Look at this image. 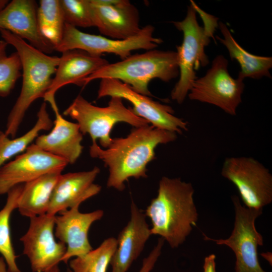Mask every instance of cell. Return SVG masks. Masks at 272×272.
<instances>
[{"instance_id": "cell-1", "label": "cell", "mask_w": 272, "mask_h": 272, "mask_svg": "<svg viewBox=\"0 0 272 272\" xmlns=\"http://www.w3.org/2000/svg\"><path fill=\"white\" fill-rule=\"evenodd\" d=\"M177 138L174 132L149 124L134 127L125 138L112 139L106 149L92 142L89 153L91 157L100 159L108 168L107 187L122 191L129 178L147 177V166L156 158L155 149L159 145Z\"/></svg>"}, {"instance_id": "cell-13", "label": "cell", "mask_w": 272, "mask_h": 272, "mask_svg": "<svg viewBox=\"0 0 272 272\" xmlns=\"http://www.w3.org/2000/svg\"><path fill=\"white\" fill-rule=\"evenodd\" d=\"M67 164L63 159L31 144L24 152L0 167V195L46 173L62 171Z\"/></svg>"}, {"instance_id": "cell-16", "label": "cell", "mask_w": 272, "mask_h": 272, "mask_svg": "<svg viewBox=\"0 0 272 272\" xmlns=\"http://www.w3.org/2000/svg\"><path fill=\"white\" fill-rule=\"evenodd\" d=\"M38 6L33 0H13L0 11V29L11 32L30 45L49 54L53 46L40 33L37 19Z\"/></svg>"}, {"instance_id": "cell-5", "label": "cell", "mask_w": 272, "mask_h": 272, "mask_svg": "<svg viewBox=\"0 0 272 272\" xmlns=\"http://www.w3.org/2000/svg\"><path fill=\"white\" fill-rule=\"evenodd\" d=\"M179 75L176 51L154 49L130 55L117 62L109 63L84 79L81 86L96 79H113L149 97L152 96L148 88L151 80L159 79L169 82Z\"/></svg>"}, {"instance_id": "cell-17", "label": "cell", "mask_w": 272, "mask_h": 272, "mask_svg": "<svg viewBox=\"0 0 272 272\" xmlns=\"http://www.w3.org/2000/svg\"><path fill=\"white\" fill-rule=\"evenodd\" d=\"M100 170L92 169L70 172L60 175L54 188L47 214L56 215L80 205L87 199L97 194L101 187L94 183Z\"/></svg>"}, {"instance_id": "cell-28", "label": "cell", "mask_w": 272, "mask_h": 272, "mask_svg": "<svg viewBox=\"0 0 272 272\" xmlns=\"http://www.w3.org/2000/svg\"><path fill=\"white\" fill-rule=\"evenodd\" d=\"M65 23L77 28L94 27L90 0H59Z\"/></svg>"}, {"instance_id": "cell-6", "label": "cell", "mask_w": 272, "mask_h": 272, "mask_svg": "<svg viewBox=\"0 0 272 272\" xmlns=\"http://www.w3.org/2000/svg\"><path fill=\"white\" fill-rule=\"evenodd\" d=\"M111 97L108 105L102 107L93 105L79 95L63 112L64 115L77 121L83 135L89 134L92 142L99 140L104 149L111 143L110 133L115 124L123 122L134 127L149 124L147 120L134 114L131 108L126 107L121 98Z\"/></svg>"}, {"instance_id": "cell-22", "label": "cell", "mask_w": 272, "mask_h": 272, "mask_svg": "<svg viewBox=\"0 0 272 272\" xmlns=\"http://www.w3.org/2000/svg\"><path fill=\"white\" fill-rule=\"evenodd\" d=\"M218 27L222 37L216 36V38L227 48L231 59L236 60L240 66L237 78L244 80L246 78L260 79L264 77H271V57L248 52L235 40L226 24L219 22Z\"/></svg>"}, {"instance_id": "cell-12", "label": "cell", "mask_w": 272, "mask_h": 272, "mask_svg": "<svg viewBox=\"0 0 272 272\" xmlns=\"http://www.w3.org/2000/svg\"><path fill=\"white\" fill-rule=\"evenodd\" d=\"M55 216L46 213L29 218L28 230L20 238L33 272H43L58 264L65 253V244L55 239Z\"/></svg>"}, {"instance_id": "cell-23", "label": "cell", "mask_w": 272, "mask_h": 272, "mask_svg": "<svg viewBox=\"0 0 272 272\" xmlns=\"http://www.w3.org/2000/svg\"><path fill=\"white\" fill-rule=\"evenodd\" d=\"M37 119L32 128L22 135L11 139L0 131V167L14 156L24 152L42 130H48L53 126L45 102L37 113Z\"/></svg>"}, {"instance_id": "cell-14", "label": "cell", "mask_w": 272, "mask_h": 272, "mask_svg": "<svg viewBox=\"0 0 272 272\" xmlns=\"http://www.w3.org/2000/svg\"><path fill=\"white\" fill-rule=\"evenodd\" d=\"M94 27L108 38L124 40L141 31L138 10L127 0H90Z\"/></svg>"}, {"instance_id": "cell-34", "label": "cell", "mask_w": 272, "mask_h": 272, "mask_svg": "<svg viewBox=\"0 0 272 272\" xmlns=\"http://www.w3.org/2000/svg\"><path fill=\"white\" fill-rule=\"evenodd\" d=\"M9 2L8 0H0V11L8 4Z\"/></svg>"}, {"instance_id": "cell-10", "label": "cell", "mask_w": 272, "mask_h": 272, "mask_svg": "<svg viewBox=\"0 0 272 272\" xmlns=\"http://www.w3.org/2000/svg\"><path fill=\"white\" fill-rule=\"evenodd\" d=\"M235 210L234 228L227 239H215L204 235L205 240L230 248L236 256L235 272H265L258 258L257 247L263 244L262 235L257 231L255 222L262 210L242 206L238 196L232 197Z\"/></svg>"}, {"instance_id": "cell-2", "label": "cell", "mask_w": 272, "mask_h": 272, "mask_svg": "<svg viewBox=\"0 0 272 272\" xmlns=\"http://www.w3.org/2000/svg\"><path fill=\"white\" fill-rule=\"evenodd\" d=\"M194 190L180 178L163 176L158 194L147 207L152 235H159L172 248L181 245L195 226L198 214L193 199Z\"/></svg>"}, {"instance_id": "cell-32", "label": "cell", "mask_w": 272, "mask_h": 272, "mask_svg": "<svg viewBox=\"0 0 272 272\" xmlns=\"http://www.w3.org/2000/svg\"><path fill=\"white\" fill-rule=\"evenodd\" d=\"M260 255L265 259L266 261H267L271 265V261H272V258H271V253L267 252L265 253H261Z\"/></svg>"}, {"instance_id": "cell-7", "label": "cell", "mask_w": 272, "mask_h": 272, "mask_svg": "<svg viewBox=\"0 0 272 272\" xmlns=\"http://www.w3.org/2000/svg\"><path fill=\"white\" fill-rule=\"evenodd\" d=\"M154 32V27L148 25L142 28L136 35L126 39L117 40L85 33L65 23L62 40L54 51L62 53L79 49L95 56H101L105 53H112L122 60L130 56L133 50L147 51L157 48L163 41L155 37Z\"/></svg>"}, {"instance_id": "cell-21", "label": "cell", "mask_w": 272, "mask_h": 272, "mask_svg": "<svg viewBox=\"0 0 272 272\" xmlns=\"http://www.w3.org/2000/svg\"><path fill=\"white\" fill-rule=\"evenodd\" d=\"M61 171H54L42 175L23 184L17 209L26 217L46 214L55 184Z\"/></svg>"}, {"instance_id": "cell-29", "label": "cell", "mask_w": 272, "mask_h": 272, "mask_svg": "<svg viewBox=\"0 0 272 272\" xmlns=\"http://www.w3.org/2000/svg\"><path fill=\"white\" fill-rule=\"evenodd\" d=\"M165 240L160 237L158 242L148 256L143 259L141 268L139 272H151L161 254Z\"/></svg>"}, {"instance_id": "cell-4", "label": "cell", "mask_w": 272, "mask_h": 272, "mask_svg": "<svg viewBox=\"0 0 272 272\" xmlns=\"http://www.w3.org/2000/svg\"><path fill=\"white\" fill-rule=\"evenodd\" d=\"M0 34L3 40L16 49L22 64L20 93L9 114L4 132L14 138L30 105L44 98L48 90L60 58L43 52L10 31L0 29Z\"/></svg>"}, {"instance_id": "cell-24", "label": "cell", "mask_w": 272, "mask_h": 272, "mask_svg": "<svg viewBox=\"0 0 272 272\" xmlns=\"http://www.w3.org/2000/svg\"><path fill=\"white\" fill-rule=\"evenodd\" d=\"M37 19L40 33L55 49L62 40L65 24L59 0H40Z\"/></svg>"}, {"instance_id": "cell-26", "label": "cell", "mask_w": 272, "mask_h": 272, "mask_svg": "<svg viewBox=\"0 0 272 272\" xmlns=\"http://www.w3.org/2000/svg\"><path fill=\"white\" fill-rule=\"evenodd\" d=\"M117 244L115 238L106 239L95 249L71 260V269L74 272H106Z\"/></svg>"}, {"instance_id": "cell-15", "label": "cell", "mask_w": 272, "mask_h": 272, "mask_svg": "<svg viewBox=\"0 0 272 272\" xmlns=\"http://www.w3.org/2000/svg\"><path fill=\"white\" fill-rule=\"evenodd\" d=\"M76 206L59 213L55 217V236L66 246L61 262L67 263L72 258L81 257L93 249L89 230L95 222L100 220L104 212L97 210L83 213Z\"/></svg>"}, {"instance_id": "cell-8", "label": "cell", "mask_w": 272, "mask_h": 272, "mask_svg": "<svg viewBox=\"0 0 272 272\" xmlns=\"http://www.w3.org/2000/svg\"><path fill=\"white\" fill-rule=\"evenodd\" d=\"M228 65L223 55H217L206 74L194 82L187 95L189 99L212 104L235 115L242 102L244 84L243 80L230 75Z\"/></svg>"}, {"instance_id": "cell-18", "label": "cell", "mask_w": 272, "mask_h": 272, "mask_svg": "<svg viewBox=\"0 0 272 272\" xmlns=\"http://www.w3.org/2000/svg\"><path fill=\"white\" fill-rule=\"evenodd\" d=\"M151 235L145 214L132 201L130 220L117 239V247L110 263L111 272H126Z\"/></svg>"}, {"instance_id": "cell-31", "label": "cell", "mask_w": 272, "mask_h": 272, "mask_svg": "<svg viewBox=\"0 0 272 272\" xmlns=\"http://www.w3.org/2000/svg\"><path fill=\"white\" fill-rule=\"evenodd\" d=\"M0 272H9L7 265L2 256L0 257Z\"/></svg>"}, {"instance_id": "cell-9", "label": "cell", "mask_w": 272, "mask_h": 272, "mask_svg": "<svg viewBox=\"0 0 272 272\" xmlns=\"http://www.w3.org/2000/svg\"><path fill=\"white\" fill-rule=\"evenodd\" d=\"M221 173L237 187L246 208L262 210L272 202V175L258 160L245 156L226 158Z\"/></svg>"}, {"instance_id": "cell-11", "label": "cell", "mask_w": 272, "mask_h": 272, "mask_svg": "<svg viewBox=\"0 0 272 272\" xmlns=\"http://www.w3.org/2000/svg\"><path fill=\"white\" fill-rule=\"evenodd\" d=\"M117 96L129 101L132 111L154 127L181 134L188 130V122L175 116L170 106L153 100L133 90L128 85L113 79L101 80L97 98Z\"/></svg>"}, {"instance_id": "cell-27", "label": "cell", "mask_w": 272, "mask_h": 272, "mask_svg": "<svg viewBox=\"0 0 272 272\" xmlns=\"http://www.w3.org/2000/svg\"><path fill=\"white\" fill-rule=\"evenodd\" d=\"M8 44L0 40V96H8L14 89L17 81L21 76L22 64L16 51L8 55Z\"/></svg>"}, {"instance_id": "cell-33", "label": "cell", "mask_w": 272, "mask_h": 272, "mask_svg": "<svg viewBox=\"0 0 272 272\" xmlns=\"http://www.w3.org/2000/svg\"><path fill=\"white\" fill-rule=\"evenodd\" d=\"M43 272H60L58 264H56Z\"/></svg>"}, {"instance_id": "cell-25", "label": "cell", "mask_w": 272, "mask_h": 272, "mask_svg": "<svg viewBox=\"0 0 272 272\" xmlns=\"http://www.w3.org/2000/svg\"><path fill=\"white\" fill-rule=\"evenodd\" d=\"M23 184L16 186L7 193L6 202L0 210V253L7 265L9 272H21L19 268L11 236L10 218L17 209Z\"/></svg>"}, {"instance_id": "cell-20", "label": "cell", "mask_w": 272, "mask_h": 272, "mask_svg": "<svg viewBox=\"0 0 272 272\" xmlns=\"http://www.w3.org/2000/svg\"><path fill=\"white\" fill-rule=\"evenodd\" d=\"M59 58L55 76L43 98L45 102L55 99L57 91L65 85L74 84L81 86L84 79L109 63L101 56L79 49L63 52Z\"/></svg>"}, {"instance_id": "cell-30", "label": "cell", "mask_w": 272, "mask_h": 272, "mask_svg": "<svg viewBox=\"0 0 272 272\" xmlns=\"http://www.w3.org/2000/svg\"><path fill=\"white\" fill-rule=\"evenodd\" d=\"M215 260L216 256L214 254L206 256L204 259L203 272H217Z\"/></svg>"}, {"instance_id": "cell-19", "label": "cell", "mask_w": 272, "mask_h": 272, "mask_svg": "<svg viewBox=\"0 0 272 272\" xmlns=\"http://www.w3.org/2000/svg\"><path fill=\"white\" fill-rule=\"evenodd\" d=\"M48 103L55 115L54 126L49 133L38 136L34 144L44 151L63 159L68 164H73L82 153L83 134L77 123L66 120L60 114L55 100Z\"/></svg>"}, {"instance_id": "cell-3", "label": "cell", "mask_w": 272, "mask_h": 272, "mask_svg": "<svg viewBox=\"0 0 272 272\" xmlns=\"http://www.w3.org/2000/svg\"><path fill=\"white\" fill-rule=\"evenodd\" d=\"M218 21L190 1L184 19L172 22L183 33L182 44L176 46L179 78L171 93V99L178 104L184 102L197 79L196 71L209 63L205 48L214 38Z\"/></svg>"}, {"instance_id": "cell-35", "label": "cell", "mask_w": 272, "mask_h": 272, "mask_svg": "<svg viewBox=\"0 0 272 272\" xmlns=\"http://www.w3.org/2000/svg\"><path fill=\"white\" fill-rule=\"evenodd\" d=\"M66 272H74L73 271H72L71 269H68Z\"/></svg>"}]
</instances>
